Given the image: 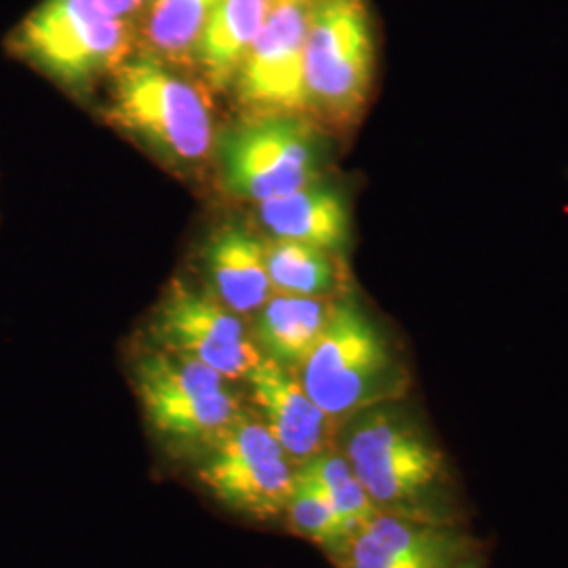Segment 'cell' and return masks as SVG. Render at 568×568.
Wrapping results in <instances>:
<instances>
[{"label": "cell", "mask_w": 568, "mask_h": 568, "mask_svg": "<svg viewBox=\"0 0 568 568\" xmlns=\"http://www.w3.org/2000/svg\"><path fill=\"white\" fill-rule=\"evenodd\" d=\"M335 447L377 511L427 525L466 527V499L445 448L400 400L349 417L337 429Z\"/></svg>", "instance_id": "1"}, {"label": "cell", "mask_w": 568, "mask_h": 568, "mask_svg": "<svg viewBox=\"0 0 568 568\" xmlns=\"http://www.w3.org/2000/svg\"><path fill=\"white\" fill-rule=\"evenodd\" d=\"M11 60L82 98L135 53V26L102 0H41L2 41Z\"/></svg>", "instance_id": "2"}, {"label": "cell", "mask_w": 568, "mask_h": 568, "mask_svg": "<svg viewBox=\"0 0 568 568\" xmlns=\"http://www.w3.org/2000/svg\"><path fill=\"white\" fill-rule=\"evenodd\" d=\"M297 377L337 426L371 406L403 400L410 387L396 345L349 295L335 300L325 333Z\"/></svg>", "instance_id": "3"}, {"label": "cell", "mask_w": 568, "mask_h": 568, "mask_svg": "<svg viewBox=\"0 0 568 568\" xmlns=\"http://www.w3.org/2000/svg\"><path fill=\"white\" fill-rule=\"evenodd\" d=\"M105 116L122 133L175 166H196L215 148L204 87L178 65L135 51L110 74Z\"/></svg>", "instance_id": "4"}, {"label": "cell", "mask_w": 568, "mask_h": 568, "mask_svg": "<svg viewBox=\"0 0 568 568\" xmlns=\"http://www.w3.org/2000/svg\"><path fill=\"white\" fill-rule=\"evenodd\" d=\"M375 63L365 0H314L305 37V114L331 129L354 126L365 114Z\"/></svg>", "instance_id": "5"}, {"label": "cell", "mask_w": 568, "mask_h": 568, "mask_svg": "<svg viewBox=\"0 0 568 568\" xmlns=\"http://www.w3.org/2000/svg\"><path fill=\"white\" fill-rule=\"evenodd\" d=\"M215 159L225 194L264 203L318 183L323 142L304 116H243L215 138Z\"/></svg>", "instance_id": "6"}, {"label": "cell", "mask_w": 568, "mask_h": 568, "mask_svg": "<svg viewBox=\"0 0 568 568\" xmlns=\"http://www.w3.org/2000/svg\"><path fill=\"white\" fill-rule=\"evenodd\" d=\"M133 382L148 424L178 447L211 448L243 413L225 377L166 349L143 354Z\"/></svg>", "instance_id": "7"}, {"label": "cell", "mask_w": 568, "mask_h": 568, "mask_svg": "<svg viewBox=\"0 0 568 568\" xmlns=\"http://www.w3.org/2000/svg\"><path fill=\"white\" fill-rule=\"evenodd\" d=\"M297 466L262 419L244 415L211 445L199 478L225 508L248 518L284 516Z\"/></svg>", "instance_id": "8"}, {"label": "cell", "mask_w": 568, "mask_h": 568, "mask_svg": "<svg viewBox=\"0 0 568 568\" xmlns=\"http://www.w3.org/2000/svg\"><path fill=\"white\" fill-rule=\"evenodd\" d=\"M150 331L161 349L203 363L227 382L246 379L264 361L243 316L227 310L213 293L182 281L164 293Z\"/></svg>", "instance_id": "9"}, {"label": "cell", "mask_w": 568, "mask_h": 568, "mask_svg": "<svg viewBox=\"0 0 568 568\" xmlns=\"http://www.w3.org/2000/svg\"><path fill=\"white\" fill-rule=\"evenodd\" d=\"M312 2L272 7L232 84L244 116L305 114V37Z\"/></svg>", "instance_id": "10"}, {"label": "cell", "mask_w": 568, "mask_h": 568, "mask_svg": "<svg viewBox=\"0 0 568 568\" xmlns=\"http://www.w3.org/2000/svg\"><path fill=\"white\" fill-rule=\"evenodd\" d=\"M485 546L466 527L427 525L377 511L337 558L339 568H459Z\"/></svg>", "instance_id": "11"}, {"label": "cell", "mask_w": 568, "mask_h": 568, "mask_svg": "<svg viewBox=\"0 0 568 568\" xmlns=\"http://www.w3.org/2000/svg\"><path fill=\"white\" fill-rule=\"evenodd\" d=\"M246 382L262 422L295 466L335 447L339 426L307 396L297 373L264 358Z\"/></svg>", "instance_id": "12"}, {"label": "cell", "mask_w": 568, "mask_h": 568, "mask_svg": "<svg viewBox=\"0 0 568 568\" xmlns=\"http://www.w3.org/2000/svg\"><path fill=\"white\" fill-rule=\"evenodd\" d=\"M213 295L239 316L257 314L274 295L265 267V244L244 225L225 224L203 246Z\"/></svg>", "instance_id": "13"}, {"label": "cell", "mask_w": 568, "mask_h": 568, "mask_svg": "<svg viewBox=\"0 0 568 568\" xmlns=\"http://www.w3.org/2000/svg\"><path fill=\"white\" fill-rule=\"evenodd\" d=\"M272 7V0H222L215 7L187 60L204 89H232Z\"/></svg>", "instance_id": "14"}, {"label": "cell", "mask_w": 568, "mask_h": 568, "mask_svg": "<svg viewBox=\"0 0 568 568\" xmlns=\"http://www.w3.org/2000/svg\"><path fill=\"white\" fill-rule=\"evenodd\" d=\"M257 217L272 239L314 244L331 253L342 251L349 241L344 196L321 183L257 204Z\"/></svg>", "instance_id": "15"}, {"label": "cell", "mask_w": 568, "mask_h": 568, "mask_svg": "<svg viewBox=\"0 0 568 568\" xmlns=\"http://www.w3.org/2000/svg\"><path fill=\"white\" fill-rule=\"evenodd\" d=\"M335 300L274 293L257 312L253 328L262 356L297 373L325 333Z\"/></svg>", "instance_id": "16"}, {"label": "cell", "mask_w": 568, "mask_h": 568, "mask_svg": "<svg viewBox=\"0 0 568 568\" xmlns=\"http://www.w3.org/2000/svg\"><path fill=\"white\" fill-rule=\"evenodd\" d=\"M222 0H148L135 21V51L171 65L187 63L204 23Z\"/></svg>", "instance_id": "17"}, {"label": "cell", "mask_w": 568, "mask_h": 568, "mask_svg": "<svg viewBox=\"0 0 568 568\" xmlns=\"http://www.w3.org/2000/svg\"><path fill=\"white\" fill-rule=\"evenodd\" d=\"M265 267L274 293L339 297L344 283L335 253L314 244L272 239L265 244Z\"/></svg>", "instance_id": "18"}, {"label": "cell", "mask_w": 568, "mask_h": 568, "mask_svg": "<svg viewBox=\"0 0 568 568\" xmlns=\"http://www.w3.org/2000/svg\"><path fill=\"white\" fill-rule=\"evenodd\" d=\"M297 474L323 490L352 535H356L377 514V508L339 448H326L314 455L297 466Z\"/></svg>", "instance_id": "19"}, {"label": "cell", "mask_w": 568, "mask_h": 568, "mask_svg": "<svg viewBox=\"0 0 568 568\" xmlns=\"http://www.w3.org/2000/svg\"><path fill=\"white\" fill-rule=\"evenodd\" d=\"M284 518L291 530L312 544L325 548L335 560L344 551L347 541L354 537L345 528L323 490L307 483L295 471V488L284 509Z\"/></svg>", "instance_id": "20"}, {"label": "cell", "mask_w": 568, "mask_h": 568, "mask_svg": "<svg viewBox=\"0 0 568 568\" xmlns=\"http://www.w3.org/2000/svg\"><path fill=\"white\" fill-rule=\"evenodd\" d=\"M102 4L112 16L135 26L143 7L148 4V0H102Z\"/></svg>", "instance_id": "21"}, {"label": "cell", "mask_w": 568, "mask_h": 568, "mask_svg": "<svg viewBox=\"0 0 568 568\" xmlns=\"http://www.w3.org/2000/svg\"><path fill=\"white\" fill-rule=\"evenodd\" d=\"M459 568H485V554H483V556H476V558H469V560L464 562Z\"/></svg>", "instance_id": "22"}, {"label": "cell", "mask_w": 568, "mask_h": 568, "mask_svg": "<svg viewBox=\"0 0 568 568\" xmlns=\"http://www.w3.org/2000/svg\"><path fill=\"white\" fill-rule=\"evenodd\" d=\"M274 4H278V2H297V0H272Z\"/></svg>", "instance_id": "23"}]
</instances>
